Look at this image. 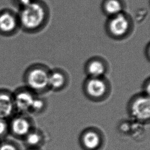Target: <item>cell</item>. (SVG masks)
I'll use <instances>...</instances> for the list:
<instances>
[{
  "mask_svg": "<svg viewBox=\"0 0 150 150\" xmlns=\"http://www.w3.org/2000/svg\"><path fill=\"white\" fill-rule=\"evenodd\" d=\"M21 31L29 35L40 33L47 27L50 19V9L44 0H34L18 10Z\"/></svg>",
  "mask_w": 150,
  "mask_h": 150,
  "instance_id": "1",
  "label": "cell"
},
{
  "mask_svg": "<svg viewBox=\"0 0 150 150\" xmlns=\"http://www.w3.org/2000/svg\"><path fill=\"white\" fill-rule=\"evenodd\" d=\"M50 70L48 66L42 63H33L29 65L23 75L24 86L39 96L49 92Z\"/></svg>",
  "mask_w": 150,
  "mask_h": 150,
  "instance_id": "2",
  "label": "cell"
},
{
  "mask_svg": "<svg viewBox=\"0 0 150 150\" xmlns=\"http://www.w3.org/2000/svg\"><path fill=\"white\" fill-rule=\"evenodd\" d=\"M135 28L134 18L126 11L107 18L104 25L106 35L115 41L126 40L133 34Z\"/></svg>",
  "mask_w": 150,
  "mask_h": 150,
  "instance_id": "3",
  "label": "cell"
},
{
  "mask_svg": "<svg viewBox=\"0 0 150 150\" xmlns=\"http://www.w3.org/2000/svg\"><path fill=\"white\" fill-rule=\"evenodd\" d=\"M83 95L93 103H101L107 100L111 94L112 87L106 76L87 77L82 85Z\"/></svg>",
  "mask_w": 150,
  "mask_h": 150,
  "instance_id": "4",
  "label": "cell"
},
{
  "mask_svg": "<svg viewBox=\"0 0 150 150\" xmlns=\"http://www.w3.org/2000/svg\"><path fill=\"white\" fill-rule=\"evenodd\" d=\"M129 115L141 122H148L150 118V96L140 92L131 96L127 105Z\"/></svg>",
  "mask_w": 150,
  "mask_h": 150,
  "instance_id": "5",
  "label": "cell"
},
{
  "mask_svg": "<svg viewBox=\"0 0 150 150\" xmlns=\"http://www.w3.org/2000/svg\"><path fill=\"white\" fill-rule=\"evenodd\" d=\"M9 134L22 140L33 129V120L30 114L16 113L8 120Z\"/></svg>",
  "mask_w": 150,
  "mask_h": 150,
  "instance_id": "6",
  "label": "cell"
},
{
  "mask_svg": "<svg viewBox=\"0 0 150 150\" xmlns=\"http://www.w3.org/2000/svg\"><path fill=\"white\" fill-rule=\"evenodd\" d=\"M21 31L18 12L9 8L0 9V36L11 38Z\"/></svg>",
  "mask_w": 150,
  "mask_h": 150,
  "instance_id": "7",
  "label": "cell"
},
{
  "mask_svg": "<svg viewBox=\"0 0 150 150\" xmlns=\"http://www.w3.org/2000/svg\"><path fill=\"white\" fill-rule=\"evenodd\" d=\"M12 92L16 113L30 114L31 105L38 94L25 86L17 88Z\"/></svg>",
  "mask_w": 150,
  "mask_h": 150,
  "instance_id": "8",
  "label": "cell"
},
{
  "mask_svg": "<svg viewBox=\"0 0 150 150\" xmlns=\"http://www.w3.org/2000/svg\"><path fill=\"white\" fill-rule=\"evenodd\" d=\"M110 70L109 64L103 57L96 55L86 62L83 70L87 77L106 76Z\"/></svg>",
  "mask_w": 150,
  "mask_h": 150,
  "instance_id": "9",
  "label": "cell"
},
{
  "mask_svg": "<svg viewBox=\"0 0 150 150\" xmlns=\"http://www.w3.org/2000/svg\"><path fill=\"white\" fill-rule=\"evenodd\" d=\"M69 74L64 69L55 68L51 69L49 79L50 91L55 92L62 91L69 86Z\"/></svg>",
  "mask_w": 150,
  "mask_h": 150,
  "instance_id": "10",
  "label": "cell"
},
{
  "mask_svg": "<svg viewBox=\"0 0 150 150\" xmlns=\"http://www.w3.org/2000/svg\"><path fill=\"white\" fill-rule=\"evenodd\" d=\"M16 113L13 92L7 88H0V118L9 120Z\"/></svg>",
  "mask_w": 150,
  "mask_h": 150,
  "instance_id": "11",
  "label": "cell"
},
{
  "mask_svg": "<svg viewBox=\"0 0 150 150\" xmlns=\"http://www.w3.org/2000/svg\"><path fill=\"white\" fill-rule=\"evenodd\" d=\"M126 8L125 0H102L100 4L101 12L107 18L125 11Z\"/></svg>",
  "mask_w": 150,
  "mask_h": 150,
  "instance_id": "12",
  "label": "cell"
},
{
  "mask_svg": "<svg viewBox=\"0 0 150 150\" xmlns=\"http://www.w3.org/2000/svg\"><path fill=\"white\" fill-rule=\"evenodd\" d=\"M47 101L43 96H38L35 98L30 110V114H40L45 111L47 109Z\"/></svg>",
  "mask_w": 150,
  "mask_h": 150,
  "instance_id": "13",
  "label": "cell"
},
{
  "mask_svg": "<svg viewBox=\"0 0 150 150\" xmlns=\"http://www.w3.org/2000/svg\"><path fill=\"white\" fill-rule=\"evenodd\" d=\"M83 142L86 148L90 150H93L99 146L100 138L99 135L96 132L89 131L85 134Z\"/></svg>",
  "mask_w": 150,
  "mask_h": 150,
  "instance_id": "14",
  "label": "cell"
},
{
  "mask_svg": "<svg viewBox=\"0 0 150 150\" xmlns=\"http://www.w3.org/2000/svg\"><path fill=\"white\" fill-rule=\"evenodd\" d=\"M41 140L40 134L33 129L25 137L22 141L24 142L25 145L28 148H35L40 144Z\"/></svg>",
  "mask_w": 150,
  "mask_h": 150,
  "instance_id": "15",
  "label": "cell"
},
{
  "mask_svg": "<svg viewBox=\"0 0 150 150\" xmlns=\"http://www.w3.org/2000/svg\"><path fill=\"white\" fill-rule=\"evenodd\" d=\"M0 150H22L17 142L4 139L0 141Z\"/></svg>",
  "mask_w": 150,
  "mask_h": 150,
  "instance_id": "16",
  "label": "cell"
},
{
  "mask_svg": "<svg viewBox=\"0 0 150 150\" xmlns=\"http://www.w3.org/2000/svg\"><path fill=\"white\" fill-rule=\"evenodd\" d=\"M9 134L8 120L0 118V141L5 139Z\"/></svg>",
  "mask_w": 150,
  "mask_h": 150,
  "instance_id": "17",
  "label": "cell"
},
{
  "mask_svg": "<svg viewBox=\"0 0 150 150\" xmlns=\"http://www.w3.org/2000/svg\"><path fill=\"white\" fill-rule=\"evenodd\" d=\"M13 6L16 7L18 9L26 6L34 0H10Z\"/></svg>",
  "mask_w": 150,
  "mask_h": 150,
  "instance_id": "18",
  "label": "cell"
},
{
  "mask_svg": "<svg viewBox=\"0 0 150 150\" xmlns=\"http://www.w3.org/2000/svg\"><path fill=\"white\" fill-rule=\"evenodd\" d=\"M150 79L148 77L145 79L142 83V91L144 93L150 96Z\"/></svg>",
  "mask_w": 150,
  "mask_h": 150,
  "instance_id": "19",
  "label": "cell"
},
{
  "mask_svg": "<svg viewBox=\"0 0 150 150\" xmlns=\"http://www.w3.org/2000/svg\"><path fill=\"white\" fill-rule=\"evenodd\" d=\"M144 55L148 61L149 62L150 59V45L149 42L148 43L144 49Z\"/></svg>",
  "mask_w": 150,
  "mask_h": 150,
  "instance_id": "20",
  "label": "cell"
},
{
  "mask_svg": "<svg viewBox=\"0 0 150 150\" xmlns=\"http://www.w3.org/2000/svg\"><path fill=\"white\" fill-rule=\"evenodd\" d=\"M37 150V149H35V148H29L27 150Z\"/></svg>",
  "mask_w": 150,
  "mask_h": 150,
  "instance_id": "21",
  "label": "cell"
}]
</instances>
